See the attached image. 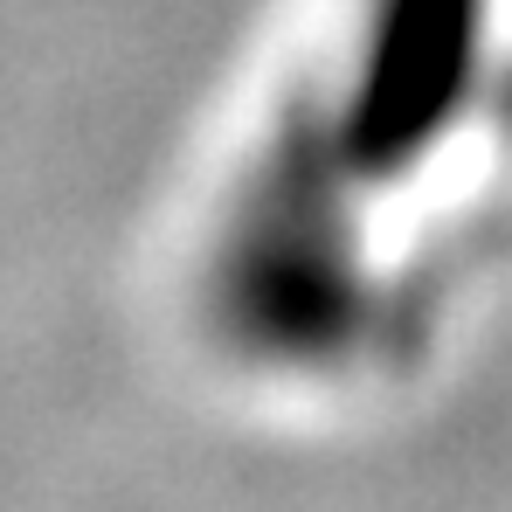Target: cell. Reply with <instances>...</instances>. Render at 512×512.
I'll return each instance as SVG.
<instances>
[{"mask_svg": "<svg viewBox=\"0 0 512 512\" xmlns=\"http://www.w3.org/2000/svg\"><path fill=\"white\" fill-rule=\"evenodd\" d=\"M471 56V0H381L346 111V160L388 173L423 153Z\"/></svg>", "mask_w": 512, "mask_h": 512, "instance_id": "1", "label": "cell"}]
</instances>
